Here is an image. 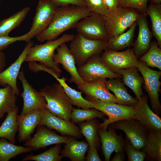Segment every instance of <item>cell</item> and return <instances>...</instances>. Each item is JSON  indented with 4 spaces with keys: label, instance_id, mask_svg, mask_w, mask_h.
Wrapping results in <instances>:
<instances>
[{
    "label": "cell",
    "instance_id": "obj_1",
    "mask_svg": "<svg viewBox=\"0 0 161 161\" xmlns=\"http://www.w3.org/2000/svg\"><path fill=\"white\" fill-rule=\"evenodd\" d=\"M92 13L86 7L75 5L58 7L48 27L36 38L41 42L55 40L65 31L75 27L80 20Z\"/></svg>",
    "mask_w": 161,
    "mask_h": 161
},
{
    "label": "cell",
    "instance_id": "obj_2",
    "mask_svg": "<svg viewBox=\"0 0 161 161\" xmlns=\"http://www.w3.org/2000/svg\"><path fill=\"white\" fill-rule=\"evenodd\" d=\"M39 92L47 102L46 108L52 114L67 121L73 107L69 97L60 83L47 85Z\"/></svg>",
    "mask_w": 161,
    "mask_h": 161
},
{
    "label": "cell",
    "instance_id": "obj_3",
    "mask_svg": "<svg viewBox=\"0 0 161 161\" xmlns=\"http://www.w3.org/2000/svg\"><path fill=\"white\" fill-rule=\"evenodd\" d=\"M75 36L72 34H64L58 39L47 41L43 44L32 46L29 50L25 61L39 62L61 75V70L59 65L53 60L55 51L61 44L71 41Z\"/></svg>",
    "mask_w": 161,
    "mask_h": 161
},
{
    "label": "cell",
    "instance_id": "obj_4",
    "mask_svg": "<svg viewBox=\"0 0 161 161\" xmlns=\"http://www.w3.org/2000/svg\"><path fill=\"white\" fill-rule=\"evenodd\" d=\"M140 13L134 9L123 7L109 11L103 17L109 39L117 37L131 27L137 21Z\"/></svg>",
    "mask_w": 161,
    "mask_h": 161
},
{
    "label": "cell",
    "instance_id": "obj_5",
    "mask_svg": "<svg viewBox=\"0 0 161 161\" xmlns=\"http://www.w3.org/2000/svg\"><path fill=\"white\" fill-rule=\"evenodd\" d=\"M108 41L87 39L78 33L70 42L69 48L79 67L92 56L99 55L107 48Z\"/></svg>",
    "mask_w": 161,
    "mask_h": 161
},
{
    "label": "cell",
    "instance_id": "obj_6",
    "mask_svg": "<svg viewBox=\"0 0 161 161\" xmlns=\"http://www.w3.org/2000/svg\"><path fill=\"white\" fill-rule=\"evenodd\" d=\"M87 98L91 103V108L102 112L108 117L103 123L99 125V129L106 130L109 125L115 122L135 119V106L104 102L88 96Z\"/></svg>",
    "mask_w": 161,
    "mask_h": 161
},
{
    "label": "cell",
    "instance_id": "obj_7",
    "mask_svg": "<svg viewBox=\"0 0 161 161\" xmlns=\"http://www.w3.org/2000/svg\"><path fill=\"white\" fill-rule=\"evenodd\" d=\"M58 7L50 0H39L31 27L26 33L25 41L37 37L47 28Z\"/></svg>",
    "mask_w": 161,
    "mask_h": 161
},
{
    "label": "cell",
    "instance_id": "obj_8",
    "mask_svg": "<svg viewBox=\"0 0 161 161\" xmlns=\"http://www.w3.org/2000/svg\"><path fill=\"white\" fill-rule=\"evenodd\" d=\"M137 68L142 75L144 88L148 94L152 109L154 112L160 114L161 106L159 92L160 90L161 71L150 69L144 62L138 60Z\"/></svg>",
    "mask_w": 161,
    "mask_h": 161
},
{
    "label": "cell",
    "instance_id": "obj_9",
    "mask_svg": "<svg viewBox=\"0 0 161 161\" xmlns=\"http://www.w3.org/2000/svg\"><path fill=\"white\" fill-rule=\"evenodd\" d=\"M78 73L83 81L89 82L101 78H122L120 74L112 71L102 60L99 55H94L77 69Z\"/></svg>",
    "mask_w": 161,
    "mask_h": 161
},
{
    "label": "cell",
    "instance_id": "obj_10",
    "mask_svg": "<svg viewBox=\"0 0 161 161\" xmlns=\"http://www.w3.org/2000/svg\"><path fill=\"white\" fill-rule=\"evenodd\" d=\"M78 33L88 39L108 41L109 38L103 16L96 13L80 20L75 27Z\"/></svg>",
    "mask_w": 161,
    "mask_h": 161
},
{
    "label": "cell",
    "instance_id": "obj_11",
    "mask_svg": "<svg viewBox=\"0 0 161 161\" xmlns=\"http://www.w3.org/2000/svg\"><path fill=\"white\" fill-rule=\"evenodd\" d=\"M115 129L123 131L130 141L131 146L140 150L144 148L148 135L146 128L135 119L119 120L111 124Z\"/></svg>",
    "mask_w": 161,
    "mask_h": 161
},
{
    "label": "cell",
    "instance_id": "obj_12",
    "mask_svg": "<svg viewBox=\"0 0 161 161\" xmlns=\"http://www.w3.org/2000/svg\"><path fill=\"white\" fill-rule=\"evenodd\" d=\"M100 56L102 60L113 72L116 73L119 69L131 67L137 68L138 59L132 48H129L122 52L106 48Z\"/></svg>",
    "mask_w": 161,
    "mask_h": 161
},
{
    "label": "cell",
    "instance_id": "obj_13",
    "mask_svg": "<svg viewBox=\"0 0 161 161\" xmlns=\"http://www.w3.org/2000/svg\"><path fill=\"white\" fill-rule=\"evenodd\" d=\"M22 84L23 90L21 96L23 99V106L21 115L46 108V100L40 93L29 83L24 74L23 68L19 72L18 78Z\"/></svg>",
    "mask_w": 161,
    "mask_h": 161
},
{
    "label": "cell",
    "instance_id": "obj_14",
    "mask_svg": "<svg viewBox=\"0 0 161 161\" xmlns=\"http://www.w3.org/2000/svg\"><path fill=\"white\" fill-rule=\"evenodd\" d=\"M39 126H44L49 129L55 130L63 135L77 138H80L82 136L79 128L74 123L52 114L46 108L42 109Z\"/></svg>",
    "mask_w": 161,
    "mask_h": 161
},
{
    "label": "cell",
    "instance_id": "obj_15",
    "mask_svg": "<svg viewBox=\"0 0 161 161\" xmlns=\"http://www.w3.org/2000/svg\"><path fill=\"white\" fill-rule=\"evenodd\" d=\"M70 137L56 134L44 126H38L34 137L26 142L24 145L38 150L53 144L65 143Z\"/></svg>",
    "mask_w": 161,
    "mask_h": 161
},
{
    "label": "cell",
    "instance_id": "obj_16",
    "mask_svg": "<svg viewBox=\"0 0 161 161\" xmlns=\"http://www.w3.org/2000/svg\"><path fill=\"white\" fill-rule=\"evenodd\" d=\"M53 60L56 63L61 64L64 69L70 75L69 79L70 83H75L78 86H81L84 82L79 76L76 66L75 58L66 45L63 43L56 49Z\"/></svg>",
    "mask_w": 161,
    "mask_h": 161
},
{
    "label": "cell",
    "instance_id": "obj_17",
    "mask_svg": "<svg viewBox=\"0 0 161 161\" xmlns=\"http://www.w3.org/2000/svg\"><path fill=\"white\" fill-rule=\"evenodd\" d=\"M148 98L143 95L135 106V119L149 130L161 132V119L157 114L150 109L148 104Z\"/></svg>",
    "mask_w": 161,
    "mask_h": 161
},
{
    "label": "cell",
    "instance_id": "obj_18",
    "mask_svg": "<svg viewBox=\"0 0 161 161\" xmlns=\"http://www.w3.org/2000/svg\"><path fill=\"white\" fill-rule=\"evenodd\" d=\"M106 79L101 78L90 82H84L77 88L89 97L104 102L121 104L115 96L109 92L106 86Z\"/></svg>",
    "mask_w": 161,
    "mask_h": 161
},
{
    "label": "cell",
    "instance_id": "obj_19",
    "mask_svg": "<svg viewBox=\"0 0 161 161\" xmlns=\"http://www.w3.org/2000/svg\"><path fill=\"white\" fill-rule=\"evenodd\" d=\"M33 46L31 41L27 44L16 60L9 67L0 73V85L5 86L10 85L17 95H19V90L17 86V79L21 66L25 61L26 56L30 48Z\"/></svg>",
    "mask_w": 161,
    "mask_h": 161
},
{
    "label": "cell",
    "instance_id": "obj_20",
    "mask_svg": "<svg viewBox=\"0 0 161 161\" xmlns=\"http://www.w3.org/2000/svg\"><path fill=\"white\" fill-rule=\"evenodd\" d=\"M42 109L35 110L24 115H18V138L19 142H26L31 138V134L38 126L41 121Z\"/></svg>",
    "mask_w": 161,
    "mask_h": 161
},
{
    "label": "cell",
    "instance_id": "obj_21",
    "mask_svg": "<svg viewBox=\"0 0 161 161\" xmlns=\"http://www.w3.org/2000/svg\"><path fill=\"white\" fill-rule=\"evenodd\" d=\"M146 16V14L140 13L137 21L139 26V32L132 48L137 58L148 51L151 42L152 34L148 27Z\"/></svg>",
    "mask_w": 161,
    "mask_h": 161
},
{
    "label": "cell",
    "instance_id": "obj_22",
    "mask_svg": "<svg viewBox=\"0 0 161 161\" xmlns=\"http://www.w3.org/2000/svg\"><path fill=\"white\" fill-rule=\"evenodd\" d=\"M98 134L102 143V151L105 161H109L113 152H122L123 147L122 139L117 135L113 128L109 127L108 131L99 128Z\"/></svg>",
    "mask_w": 161,
    "mask_h": 161
},
{
    "label": "cell",
    "instance_id": "obj_23",
    "mask_svg": "<svg viewBox=\"0 0 161 161\" xmlns=\"http://www.w3.org/2000/svg\"><path fill=\"white\" fill-rule=\"evenodd\" d=\"M89 147L87 142L76 140L70 137L64 149L61 150L60 155L62 158L66 157L72 161H84Z\"/></svg>",
    "mask_w": 161,
    "mask_h": 161
},
{
    "label": "cell",
    "instance_id": "obj_24",
    "mask_svg": "<svg viewBox=\"0 0 161 161\" xmlns=\"http://www.w3.org/2000/svg\"><path fill=\"white\" fill-rule=\"evenodd\" d=\"M138 71L137 67H133L119 69L116 72L122 76L123 83L133 91L137 100L143 95L142 86L143 80Z\"/></svg>",
    "mask_w": 161,
    "mask_h": 161
},
{
    "label": "cell",
    "instance_id": "obj_25",
    "mask_svg": "<svg viewBox=\"0 0 161 161\" xmlns=\"http://www.w3.org/2000/svg\"><path fill=\"white\" fill-rule=\"evenodd\" d=\"M18 108L7 113V116L0 126V138L6 139L12 143L16 142L15 136L18 131L17 120Z\"/></svg>",
    "mask_w": 161,
    "mask_h": 161
},
{
    "label": "cell",
    "instance_id": "obj_26",
    "mask_svg": "<svg viewBox=\"0 0 161 161\" xmlns=\"http://www.w3.org/2000/svg\"><path fill=\"white\" fill-rule=\"evenodd\" d=\"M106 85L108 89L114 93L115 97L122 105L135 106L138 100L128 93L123 84L120 80L114 78L106 80Z\"/></svg>",
    "mask_w": 161,
    "mask_h": 161
},
{
    "label": "cell",
    "instance_id": "obj_27",
    "mask_svg": "<svg viewBox=\"0 0 161 161\" xmlns=\"http://www.w3.org/2000/svg\"><path fill=\"white\" fill-rule=\"evenodd\" d=\"M30 8L26 7L9 17L0 21V37L7 36L12 30L19 26Z\"/></svg>",
    "mask_w": 161,
    "mask_h": 161
},
{
    "label": "cell",
    "instance_id": "obj_28",
    "mask_svg": "<svg viewBox=\"0 0 161 161\" xmlns=\"http://www.w3.org/2000/svg\"><path fill=\"white\" fill-rule=\"evenodd\" d=\"M17 95L12 88L7 85L0 88V120L4 114L18 108L16 103Z\"/></svg>",
    "mask_w": 161,
    "mask_h": 161
},
{
    "label": "cell",
    "instance_id": "obj_29",
    "mask_svg": "<svg viewBox=\"0 0 161 161\" xmlns=\"http://www.w3.org/2000/svg\"><path fill=\"white\" fill-rule=\"evenodd\" d=\"M32 151L33 149L30 147L15 145L6 139H0V161H8L19 154Z\"/></svg>",
    "mask_w": 161,
    "mask_h": 161
},
{
    "label": "cell",
    "instance_id": "obj_30",
    "mask_svg": "<svg viewBox=\"0 0 161 161\" xmlns=\"http://www.w3.org/2000/svg\"><path fill=\"white\" fill-rule=\"evenodd\" d=\"M137 25L136 21L126 32L115 38L109 39L108 41L107 48L117 51L131 46L133 44L134 31Z\"/></svg>",
    "mask_w": 161,
    "mask_h": 161
},
{
    "label": "cell",
    "instance_id": "obj_31",
    "mask_svg": "<svg viewBox=\"0 0 161 161\" xmlns=\"http://www.w3.org/2000/svg\"><path fill=\"white\" fill-rule=\"evenodd\" d=\"M144 151L151 159L161 160V132L149 130L144 148Z\"/></svg>",
    "mask_w": 161,
    "mask_h": 161
},
{
    "label": "cell",
    "instance_id": "obj_32",
    "mask_svg": "<svg viewBox=\"0 0 161 161\" xmlns=\"http://www.w3.org/2000/svg\"><path fill=\"white\" fill-rule=\"evenodd\" d=\"M94 119L84 121L79 124L80 132L86 138L90 148H97L99 144V125Z\"/></svg>",
    "mask_w": 161,
    "mask_h": 161
},
{
    "label": "cell",
    "instance_id": "obj_33",
    "mask_svg": "<svg viewBox=\"0 0 161 161\" xmlns=\"http://www.w3.org/2000/svg\"><path fill=\"white\" fill-rule=\"evenodd\" d=\"M66 78L63 77L61 78H58L56 80L63 87L73 105L79 108H81L85 109H90L91 102L82 96L81 91H77L69 86L66 83Z\"/></svg>",
    "mask_w": 161,
    "mask_h": 161
},
{
    "label": "cell",
    "instance_id": "obj_34",
    "mask_svg": "<svg viewBox=\"0 0 161 161\" xmlns=\"http://www.w3.org/2000/svg\"><path fill=\"white\" fill-rule=\"evenodd\" d=\"M146 13L151 20L152 34L157 40L159 47L161 48V4H150L147 6Z\"/></svg>",
    "mask_w": 161,
    "mask_h": 161
},
{
    "label": "cell",
    "instance_id": "obj_35",
    "mask_svg": "<svg viewBox=\"0 0 161 161\" xmlns=\"http://www.w3.org/2000/svg\"><path fill=\"white\" fill-rule=\"evenodd\" d=\"M139 58V60L148 67H156L161 70V49L156 41L151 42L148 51Z\"/></svg>",
    "mask_w": 161,
    "mask_h": 161
},
{
    "label": "cell",
    "instance_id": "obj_36",
    "mask_svg": "<svg viewBox=\"0 0 161 161\" xmlns=\"http://www.w3.org/2000/svg\"><path fill=\"white\" fill-rule=\"evenodd\" d=\"M61 144H56L47 151L40 154H30L24 157L22 161L33 160L35 161H60L62 158L60 155Z\"/></svg>",
    "mask_w": 161,
    "mask_h": 161
},
{
    "label": "cell",
    "instance_id": "obj_37",
    "mask_svg": "<svg viewBox=\"0 0 161 161\" xmlns=\"http://www.w3.org/2000/svg\"><path fill=\"white\" fill-rule=\"evenodd\" d=\"M80 109L73 108L70 115V119L74 123H80L96 118H103L106 114L98 110Z\"/></svg>",
    "mask_w": 161,
    "mask_h": 161
},
{
    "label": "cell",
    "instance_id": "obj_38",
    "mask_svg": "<svg viewBox=\"0 0 161 161\" xmlns=\"http://www.w3.org/2000/svg\"><path fill=\"white\" fill-rule=\"evenodd\" d=\"M119 7L134 9L140 13L147 14L148 0H118Z\"/></svg>",
    "mask_w": 161,
    "mask_h": 161
},
{
    "label": "cell",
    "instance_id": "obj_39",
    "mask_svg": "<svg viewBox=\"0 0 161 161\" xmlns=\"http://www.w3.org/2000/svg\"><path fill=\"white\" fill-rule=\"evenodd\" d=\"M87 7L92 13L103 16L105 15L109 10L103 0H83Z\"/></svg>",
    "mask_w": 161,
    "mask_h": 161
},
{
    "label": "cell",
    "instance_id": "obj_40",
    "mask_svg": "<svg viewBox=\"0 0 161 161\" xmlns=\"http://www.w3.org/2000/svg\"><path fill=\"white\" fill-rule=\"evenodd\" d=\"M126 148L128 161H143L145 159L146 154L144 151L136 149L128 144H126Z\"/></svg>",
    "mask_w": 161,
    "mask_h": 161
},
{
    "label": "cell",
    "instance_id": "obj_41",
    "mask_svg": "<svg viewBox=\"0 0 161 161\" xmlns=\"http://www.w3.org/2000/svg\"><path fill=\"white\" fill-rule=\"evenodd\" d=\"M28 67L32 71L36 73L39 71H43L51 75L56 79L60 78L61 75L57 73L53 69L49 68L43 64H38L36 62H29Z\"/></svg>",
    "mask_w": 161,
    "mask_h": 161
},
{
    "label": "cell",
    "instance_id": "obj_42",
    "mask_svg": "<svg viewBox=\"0 0 161 161\" xmlns=\"http://www.w3.org/2000/svg\"><path fill=\"white\" fill-rule=\"evenodd\" d=\"M26 36V35L25 34L21 36L15 37H11L9 36L0 37V51H2L17 41H25Z\"/></svg>",
    "mask_w": 161,
    "mask_h": 161
},
{
    "label": "cell",
    "instance_id": "obj_43",
    "mask_svg": "<svg viewBox=\"0 0 161 161\" xmlns=\"http://www.w3.org/2000/svg\"><path fill=\"white\" fill-rule=\"evenodd\" d=\"M58 7L75 5L82 7H86V5L83 0H50Z\"/></svg>",
    "mask_w": 161,
    "mask_h": 161
},
{
    "label": "cell",
    "instance_id": "obj_44",
    "mask_svg": "<svg viewBox=\"0 0 161 161\" xmlns=\"http://www.w3.org/2000/svg\"><path fill=\"white\" fill-rule=\"evenodd\" d=\"M87 161H101L98 154L97 148H89L88 154L85 158Z\"/></svg>",
    "mask_w": 161,
    "mask_h": 161
},
{
    "label": "cell",
    "instance_id": "obj_45",
    "mask_svg": "<svg viewBox=\"0 0 161 161\" xmlns=\"http://www.w3.org/2000/svg\"><path fill=\"white\" fill-rule=\"evenodd\" d=\"M109 11L117 10L119 7L118 0H103Z\"/></svg>",
    "mask_w": 161,
    "mask_h": 161
},
{
    "label": "cell",
    "instance_id": "obj_46",
    "mask_svg": "<svg viewBox=\"0 0 161 161\" xmlns=\"http://www.w3.org/2000/svg\"><path fill=\"white\" fill-rule=\"evenodd\" d=\"M6 65V58L5 53L0 51V73L3 71Z\"/></svg>",
    "mask_w": 161,
    "mask_h": 161
},
{
    "label": "cell",
    "instance_id": "obj_47",
    "mask_svg": "<svg viewBox=\"0 0 161 161\" xmlns=\"http://www.w3.org/2000/svg\"><path fill=\"white\" fill-rule=\"evenodd\" d=\"M120 152H117V153L116 154L112 160V161H121L124 160L123 157L120 153Z\"/></svg>",
    "mask_w": 161,
    "mask_h": 161
},
{
    "label": "cell",
    "instance_id": "obj_48",
    "mask_svg": "<svg viewBox=\"0 0 161 161\" xmlns=\"http://www.w3.org/2000/svg\"><path fill=\"white\" fill-rule=\"evenodd\" d=\"M150 4L154 5H159L161 4V0H148Z\"/></svg>",
    "mask_w": 161,
    "mask_h": 161
},
{
    "label": "cell",
    "instance_id": "obj_49",
    "mask_svg": "<svg viewBox=\"0 0 161 161\" xmlns=\"http://www.w3.org/2000/svg\"></svg>",
    "mask_w": 161,
    "mask_h": 161
}]
</instances>
